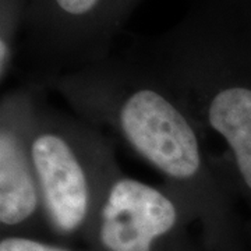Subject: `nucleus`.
<instances>
[{"mask_svg": "<svg viewBox=\"0 0 251 251\" xmlns=\"http://www.w3.org/2000/svg\"><path fill=\"white\" fill-rule=\"evenodd\" d=\"M41 82L158 172L193 212L209 250H251L224 162L208 152L205 135L184 102L135 48Z\"/></svg>", "mask_w": 251, "mask_h": 251, "instance_id": "nucleus-1", "label": "nucleus"}, {"mask_svg": "<svg viewBox=\"0 0 251 251\" xmlns=\"http://www.w3.org/2000/svg\"><path fill=\"white\" fill-rule=\"evenodd\" d=\"M187 106L246 206L251 247V0H200L175 25L135 46Z\"/></svg>", "mask_w": 251, "mask_h": 251, "instance_id": "nucleus-2", "label": "nucleus"}, {"mask_svg": "<svg viewBox=\"0 0 251 251\" xmlns=\"http://www.w3.org/2000/svg\"><path fill=\"white\" fill-rule=\"evenodd\" d=\"M29 147L49 239L82 243L110 180L122 171L113 140L44 99L32 117Z\"/></svg>", "mask_w": 251, "mask_h": 251, "instance_id": "nucleus-3", "label": "nucleus"}, {"mask_svg": "<svg viewBox=\"0 0 251 251\" xmlns=\"http://www.w3.org/2000/svg\"><path fill=\"white\" fill-rule=\"evenodd\" d=\"M143 1L29 0L21 42L28 77L42 81L106 60Z\"/></svg>", "mask_w": 251, "mask_h": 251, "instance_id": "nucleus-4", "label": "nucleus"}, {"mask_svg": "<svg viewBox=\"0 0 251 251\" xmlns=\"http://www.w3.org/2000/svg\"><path fill=\"white\" fill-rule=\"evenodd\" d=\"M193 224V212L168 186L119 171L82 244L88 251H183L198 239L190 234Z\"/></svg>", "mask_w": 251, "mask_h": 251, "instance_id": "nucleus-5", "label": "nucleus"}, {"mask_svg": "<svg viewBox=\"0 0 251 251\" xmlns=\"http://www.w3.org/2000/svg\"><path fill=\"white\" fill-rule=\"evenodd\" d=\"M46 87L28 78L0 100V234L49 239L29 133ZM50 240V239H49Z\"/></svg>", "mask_w": 251, "mask_h": 251, "instance_id": "nucleus-6", "label": "nucleus"}, {"mask_svg": "<svg viewBox=\"0 0 251 251\" xmlns=\"http://www.w3.org/2000/svg\"><path fill=\"white\" fill-rule=\"evenodd\" d=\"M29 0H0V81L14 70L18 41L23 35Z\"/></svg>", "mask_w": 251, "mask_h": 251, "instance_id": "nucleus-7", "label": "nucleus"}, {"mask_svg": "<svg viewBox=\"0 0 251 251\" xmlns=\"http://www.w3.org/2000/svg\"><path fill=\"white\" fill-rule=\"evenodd\" d=\"M0 251H88L75 249L72 244L31 236H1Z\"/></svg>", "mask_w": 251, "mask_h": 251, "instance_id": "nucleus-8", "label": "nucleus"}, {"mask_svg": "<svg viewBox=\"0 0 251 251\" xmlns=\"http://www.w3.org/2000/svg\"><path fill=\"white\" fill-rule=\"evenodd\" d=\"M183 251H212V250H209L205 244L202 243V240L200 239V236H198L197 240L193 243V244H190L187 249H184Z\"/></svg>", "mask_w": 251, "mask_h": 251, "instance_id": "nucleus-9", "label": "nucleus"}]
</instances>
